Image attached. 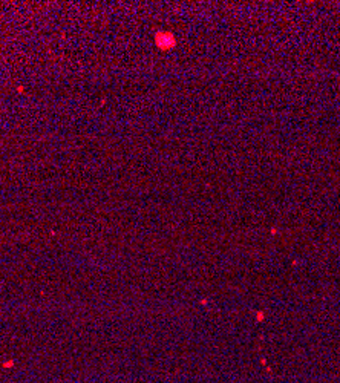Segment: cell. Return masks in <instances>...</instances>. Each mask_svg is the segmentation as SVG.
Listing matches in <instances>:
<instances>
[{
  "label": "cell",
  "instance_id": "6da1fadb",
  "mask_svg": "<svg viewBox=\"0 0 340 383\" xmlns=\"http://www.w3.org/2000/svg\"><path fill=\"white\" fill-rule=\"evenodd\" d=\"M155 44L162 51H169L176 46V37L172 31H158L155 34Z\"/></svg>",
  "mask_w": 340,
  "mask_h": 383
}]
</instances>
